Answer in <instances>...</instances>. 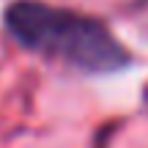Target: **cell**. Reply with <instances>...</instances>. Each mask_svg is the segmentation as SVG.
<instances>
[{
  "label": "cell",
  "mask_w": 148,
  "mask_h": 148,
  "mask_svg": "<svg viewBox=\"0 0 148 148\" xmlns=\"http://www.w3.org/2000/svg\"><path fill=\"white\" fill-rule=\"evenodd\" d=\"M5 25L22 47L85 71H118L129 60L126 49L101 22L66 8L19 0L8 5Z\"/></svg>",
  "instance_id": "cell-1"
}]
</instances>
